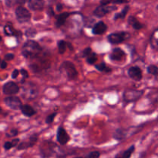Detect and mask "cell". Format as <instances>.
Masks as SVG:
<instances>
[{
	"label": "cell",
	"mask_w": 158,
	"mask_h": 158,
	"mask_svg": "<svg viewBox=\"0 0 158 158\" xmlns=\"http://www.w3.org/2000/svg\"><path fill=\"white\" fill-rule=\"evenodd\" d=\"M41 50L42 48L38 43L33 40H29L26 42L23 46L22 53L26 58H32L38 55Z\"/></svg>",
	"instance_id": "obj_1"
},
{
	"label": "cell",
	"mask_w": 158,
	"mask_h": 158,
	"mask_svg": "<svg viewBox=\"0 0 158 158\" xmlns=\"http://www.w3.org/2000/svg\"><path fill=\"white\" fill-rule=\"evenodd\" d=\"M60 70L66 74L69 80H75L78 77V72L76 69L73 63L69 61H64L60 66Z\"/></svg>",
	"instance_id": "obj_2"
},
{
	"label": "cell",
	"mask_w": 158,
	"mask_h": 158,
	"mask_svg": "<svg viewBox=\"0 0 158 158\" xmlns=\"http://www.w3.org/2000/svg\"><path fill=\"white\" fill-rule=\"evenodd\" d=\"M143 94V91L137 90V89H127V90L123 93V100H124L125 102H127V103L137 101V100H138L139 99L142 97Z\"/></svg>",
	"instance_id": "obj_3"
},
{
	"label": "cell",
	"mask_w": 158,
	"mask_h": 158,
	"mask_svg": "<svg viewBox=\"0 0 158 158\" xmlns=\"http://www.w3.org/2000/svg\"><path fill=\"white\" fill-rule=\"evenodd\" d=\"M15 15L16 19L19 23H26L31 19V14L28 9L23 6H19L15 9Z\"/></svg>",
	"instance_id": "obj_4"
},
{
	"label": "cell",
	"mask_w": 158,
	"mask_h": 158,
	"mask_svg": "<svg viewBox=\"0 0 158 158\" xmlns=\"http://www.w3.org/2000/svg\"><path fill=\"white\" fill-rule=\"evenodd\" d=\"M130 34L127 33V32H115V33H112L108 36V40L110 43H113V44H119V43H122L123 41H125L127 39L129 38Z\"/></svg>",
	"instance_id": "obj_5"
},
{
	"label": "cell",
	"mask_w": 158,
	"mask_h": 158,
	"mask_svg": "<svg viewBox=\"0 0 158 158\" xmlns=\"http://www.w3.org/2000/svg\"><path fill=\"white\" fill-rule=\"evenodd\" d=\"M5 103L6 106H9V108L12 110H18L21 109L22 102L20 99L17 97H8L5 99Z\"/></svg>",
	"instance_id": "obj_6"
},
{
	"label": "cell",
	"mask_w": 158,
	"mask_h": 158,
	"mask_svg": "<svg viewBox=\"0 0 158 158\" xmlns=\"http://www.w3.org/2000/svg\"><path fill=\"white\" fill-rule=\"evenodd\" d=\"M19 90V87L14 82H8L3 86V93L6 95H14Z\"/></svg>",
	"instance_id": "obj_7"
},
{
	"label": "cell",
	"mask_w": 158,
	"mask_h": 158,
	"mask_svg": "<svg viewBox=\"0 0 158 158\" xmlns=\"http://www.w3.org/2000/svg\"><path fill=\"white\" fill-rule=\"evenodd\" d=\"M115 6H98L97 9L94 10V14L97 17H103L106 15L109 12L115 10Z\"/></svg>",
	"instance_id": "obj_8"
},
{
	"label": "cell",
	"mask_w": 158,
	"mask_h": 158,
	"mask_svg": "<svg viewBox=\"0 0 158 158\" xmlns=\"http://www.w3.org/2000/svg\"><path fill=\"white\" fill-rule=\"evenodd\" d=\"M57 140L61 145L66 144L69 140V136L62 127H60L57 131Z\"/></svg>",
	"instance_id": "obj_9"
},
{
	"label": "cell",
	"mask_w": 158,
	"mask_h": 158,
	"mask_svg": "<svg viewBox=\"0 0 158 158\" xmlns=\"http://www.w3.org/2000/svg\"><path fill=\"white\" fill-rule=\"evenodd\" d=\"M128 74H129L130 77L132 78L133 80H136V81H140L142 79V71L137 66H132L128 70Z\"/></svg>",
	"instance_id": "obj_10"
},
{
	"label": "cell",
	"mask_w": 158,
	"mask_h": 158,
	"mask_svg": "<svg viewBox=\"0 0 158 158\" xmlns=\"http://www.w3.org/2000/svg\"><path fill=\"white\" fill-rule=\"evenodd\" d=\"M29 7L32 10H42L44 6V0H29Z\"/></svg>",
	"instance_id": "obj_11"
},
{
	"label": "cell",
	"mask_w": 158,
	"mask_h": 158,
	"mask_svg": "<svg viewBox=\"0 0 158 158\" xmlns=\"http://www.w3.org/2000/svg\"><path fill=\"white\" fill-rule=\"evenodd\" d=\"M107 29V26L103 22H99L93 28V33L95 35H101Z\"/></svg>",
	"instance_id": "obj_12"
},
{
	"label": "cell",
	"mask_w": 158,
	"mask_h": 158,
	"mask_svg": "<svg viewBox=\"0 0 158 158\" xmlns=\"http://www.w3.org/2000/svg\"><path fill=\"white\" fill-rule=\"evenodd\" d=\"M125 56V52L120 48H115L110 55V59L114 61H120Z\"/></svg>",
	"instance_id": "obj_13"
},
{
	"label": "cell",
	"mask_w": 158,
	"mask_h": 158,
	"mask_svg": "<svg viewBox=\"0 0 158 158\" xmlns=\"http://www.w3.org/2000/svg\"><path fill=\"white\" fill-rule=\"evenodd\" d=\"M36 140H37V137H35V136H32V137H31L30 138H29V140H28L27 142L25 141L20 143V144L18 146V149L23 150V149H26V148H30V147L33 146V145L35 144Z\"/></svg>",
	"instance_id": "obj_14"
},
{
	"label": "cell",
	"mask_w": 158,
	"mask_h": 158,
	"mask_svg": "<svg viewBox=\"0 0 158 158\" xmlns=\"http://www.w3.org/2000/svg\"><path fill=\"white\" fill-rule=\"evenodd\" d=\"M69 15H70V13H68V12H63V13H61L60 15H59L56 18V26L57 27H60V26L64 25V23H66V19H67V18Z\"/></svg>",
	"instance_id": "obj_15"
},
{
	"label": "cell",
	"mask_w": 158,
	"mask_h": 158,
	"mask_svg": "<svg viewBox=\"0 0 158 158\" xmlns=\"http://www.w3.org/2000/svg\"><path fill=\"white\" fill-rule=\"evenodd\" d=\"M21 110L22 113L26 117H32L35 114V110L29 105H23L21 107Z\"/></svg>",
	"instance_id": "obj_16"
},
{
	"label": "cell",
	"mask_w": 158,
	"mask_h": 158,
	"mask_svg": "<svg viewBox=\"0 0 158 158\" xmlns=\"http://www.w3.org/2000/svg\"><path fill=\"white\" fill-rule=\"evenodd\" d=\"M151 45L153 49H158V29H155L151 36Z\"/></svg>",
	"instance_id": "obj_17"
},
{
	"label": "cell",
	"mask_w": 158,
	"mask_h": 158,
	"mask_svg": "<svg viewBox=\"0 0 158 158\" xmlns=\"http://www.w3.org/2000/svg\"><path fill=\"white\" fill-rule=\"evenodd\" d=\"M128 23H129V24L131 25V26H132V27L134 28V29H137V30L140 29L142 27H143L141 23H140V22H139L138 20L134 16L129 17V19H128Z\"/></svg>",
	"instance_id": "obj_18"
},
{
	"label": "cell",
	"mask_w": 158,
	"mask_h": 158,
	"mask_svg": "<svg viewBox=\"0 0 158 158\" xmlns=\"http://www.w3.org/2000/svg\"><path fill=\"white\" fill-rule=\"evenodd\" d=\"M134 150H135V147L131 146L129 149H127V151H123V152L120 153L118 155L116 156L115 158H131Z\"/></svg>",
	"instance_id": "obj_19"
},
{
	"label": "cell",
	"mask_w": 158,
	"mask_h": 158,
	"mask_svg": "<svg viewBox=\"0 0 158 158\" xmlns=\"http://www.w3.org/2000/svg\"><path fill=\"white\" fill-rule=\"evenodd\" d=\"M4 32L7 35H14L15 34V29L12 28L11 25H6L4 27Z\"/></svg>",
	"instance_id": "obj_20"
},
{
	"label": "cell",
	"mask_w": 158,
	"mask_h": 158,
	"mask_svg": "<svg viewBox=\"0 0 158 158\" xmlns=\"http://www.w3.org/2000/svg\"><path fill=\"white\" fill-rule=\"evenodd\" d=\"M66 46H67V45H66V43L65 41H63V40H60V41L58 42V48L60 53L63 54L66 52Z\"/></svg>",
	"instance_id": "obj_21"
},
{
	"label": "cell",
	"mask_w": 158,
	"mask_h": 158,
	"mask_svg": "<svg viewBox=\"0 0 158 158\" xmlns=\"http://www.w3.org/2000/svg\"><path fill=\"white\" fill-rule=\"evenodd\" d=\"M96 68L98 70L101 71V72H110V71H111V69L110 68H108L104 63H101L100 64L97 65Z\"/></svg>",
	"instance_id": "obj_22"
},
{
	"label": "cell",
	"mask_w": 158,
	"mask_h": 158,
	"mask_svg": "<svg viewBox=\"0 0 158 158\" xmlns=\"http://www.w3.org/2000/svg\"><path fill=\"white\" fill-rule=\"evenodd\" d=\"M128 9H129V7H128V6H126V7H125L124 9L121 11V12H120V13L117 14V15H115V18L114 19H123L125 16H126L127 13V12H128Z\"/></svg>",
	"instance_id": "obj_23"
},
{
	"label": "cell",
	"mask_w": 158,
	"mask_h": 158,
	"mask_svg": "<svg viewBox=\"0 0 158 158\" xmlns=\"http://www.w3.org/2000/svg\"><path fill=\"white\" fill-rule=\"evenodd\" d=\"M148 72L150 74H152V75L157 77V76H158V67L156 66H154V65H151L148 68Z\"/></svg>",
	"instance_id": "obj_24"
},
{
	"label": "cell",
	"mask_w": 158,
	"mask_h": 158,
	"mask_svg": "<svg viewBox=\"0 0 158 158\" xmlns=\"http://www.w3.org/2000/svg\"><path fill=\"white\" fill-rule=\"evenodd\" d=\"M97 60V58L94 53L90 54L89 56H87V59H86V61H87V63H89V64H93V63H95Z\"/></svg>",
	"instance_id": "obj_25"
},
{
	"label": "cell",
	"mask_w": 158,
	"mask_h": 158,
	"mask_svg": "<svg viewBox=\"0 0 158 158\" xmlns=\"http://www.w3.org/2000/svg\"><path fill=\"white\" fill-rule=\"evenodd\" d=\"M100 154L98 151H93L88 154L85 157V158H100Z\"/></svg>",
	"instance_id": "obj_26"
},
{
	"label": "cell",
	"mask_w": 158,
	"mask_h": 158,
	"mask_svg": "<svg viewBox=\"0 0 158 158\" xmlns=\"http://www.w3.org/2000/svg\"><path fill=\"white\" fill-rule=\"evenodd\" d=\"M56 115V114H50V115L48 116L47 118H46V123H52V122L54 120V118H55Z\"/></svg>",
	"instance_id": "obj_27"
},
{
	"label": "cell",
	"mask_w": 158,
	"mask_h": 158,
	"mask_svg": "<svg viewBox=\"0 0 158 158\" xmlns=\"http://www.w3.org/2000/svg\"><path fill=\"white\" fill-rule=\"evenodd\" d=\"M12 148H13V145H12V142L8 141V142H6V143H5L4 148L6 150H7V151H8V150H10Z\"/></svg>",
	"instance_id": "obj_28"
},
{
	"label": "cell",
	"mask_w": 158,
	"mask_h": 158,
	"mask_svg": "<svg viewBox=\"0 0 158 158\" xmlns=\"http://www.w3.org/2000/svg\"><path fill=\"white\" fill-rule=\"evenodd\" d=\"M17 134H18V131H17V130L12 129V131H10V133H9V134H7L6 135H7V137H13V136L17 135Z\"/></svg>",
	"instance_id": "obj_29"
},
{
	"label": "cell",
	"mask_w": 158,
	"mask_h": 158,
	"mask_svg": "<svg viewBox=\"0 0 158 158\" xmlns=\"http://www.w3.org/2000/svg\"><path fill=\"white\" fill-rule=\"evenodd\" d=\"M90 54H91L90 48H86V49H85L84 51H83V56H89Z\"/></svg>",
	"instance_id": "obj_30"
},
{
	"label": "cell",
	"mask_w": 158,
	"mask_h": 158,
	"mask_svg": "<svg viewBox=\"0 0 158 158\" xmlns=\"http://www.w3.org/2000/svg\"><path fill=\"white\" fill-rule=\"evenodd\" d=\"M5 59H6V60H12L14 59V54L12 53H8L6 54V56H5Z\"/></svg>",
	"instance_id": "obj_31"
},
{
	"label": "cell",
	"mask_w": 158,
	"mask_h": 158,
	"mask_svg": "<svg viewBox=\"0 0 158 158\" xmlns=\"http://www.w3.org/2000/svg\"><path fill=\"white\" fill-rule=\"evenodd\" d=\"M20 73H21V74L23 75V77H24V78H28V77H29V73H28V72L26 69H22L21 70H20Z\"/></svg>",
	"instance_id": "obj_32"
},
{
	"label": "cell",
	"mask_w": 158,
	"mask_h": 158,
	"mask_svg": "<svg viewBox=\"0 0 158 158\" xmlns=\"http://www.w3.org/2000/svg\"><path fill=\"white\" fill-rule=\"evenodd\" d=\"M110 2H113V0H101L100 1V4L101 6H107Z\"/></svg>",
	"instance_id": "obj_33"
},
{
	"label": "cell",
	"mask_w": 158,
	"mask_h": 158,
	"mask_svg": "<svg viewBox=\"0 0 158 158\" xmlns=\"http://www.w3.org/2000/svg\"><path fill=\"white\" fill-rule=\"evenodd\" d=\"M19 71L18 69H15V70H14L12 73V79L17 78V77L19 76Z\"/></svg>",
	"instance_id": "obj_34"
},
{
	"label": "cell",
	"mask_w": 158,
	"mask_h": 158,
	"mask_svg": "<svg viewBox=\"0 0 158 158\" xmlns=\"http://www.w3.org/2000/svg\"><path fill=\"white\" fill-rule=\"evenodd\" d=\"M129 0H113V3H117V4H120V3H125L127 2Z\"/></svg>",
	"instance_id": "obj_35"
},
{
	"label": "cell",
	"mask_w": 158,
	"mask_h": 158,
	"mask_svg": "<svg viewBox=\"0 0 158 158\" xmlns=\"http://www.w3.org/2000/svg\"><path fill=\"white\" fill-rule=\"evenodd\" d=\"M0 66H1L2 69H6V66H7V63L5 60H2L1 63H0Z\"/></svg>",
	"instance_id": "obj_36"
},
{
	"label": "cell",
	"mask_w": 158,
	"mask_h": 158,
	"mask_svg": "<svg viewBox=\"0 0 158 158\" xmlns=\"http://www.w3.org/2000/svg\"><path fill=\"white\" fill-rule=\"evenodd\" d=\"M19 139H15V140H12V145H13V147L16 146L17 143H19Z\"/></svg>",
	"instance_id": "obj_37"
},
{
	"label": "cell",
	"mask_w": 158,
	"mask_h": 158,
	"mask_svg": "<svg viewBox=\"0 0 158 158\" xmlns=\"http://www.w3.org/2000/svg\"><path fill=\"white\" fill-rule=\"evenodd\" d=\"M26 1H27V0H17V3H19V4L20 5H23L24 4V3H26Z\"/></svg>",
	"instance_id": "obj_38"
},
{
	"label": "cell",
	"mask_w": 158,
	"mask_h": 158,
	"mask_svg": "<svg viewBox=\"0 0 158 158\" xmlns=\"http://www.w3.org/2000/svg\"><path fill=\"white\" fill-rule=\"evenodd\" d=\"M61 9H62V5H60V4L57 5V10L60 11Z\"/></svg>",
	"instance_id": "obj_39"
},
{
	"label": "cell",
	"mask_w": 158,
	"mask_h": 158,
	"mask_svg": "<svg viewBox=\"0 0 158 158\" xmlns=\"http://www.w3.org/2000/svg\"><path fill=\"white\" fill-rule=\"evenodd\" d=\"M0 41H2V36L0 35Z\"/></svg>",
	"instance_id": "obj_40"
},
{
	"label": "cell",
	"mask_w": 158,
	"mask_h": 158,
	"mask_svg": "<svg viewBox=\"0 0 158 158\" xmlns=\"http://www.w3.org/2000/svg\"><path fill=\"white\" fill-rule=\"evenodd\" d=\"M1 112H2V108L0 107V113H1Z\"/></svg>",
	"instance_id": "obj_41"
},
{
	"label": "cell",
	"mask_w": 158,
	"mask_h": 158,
	"mask_svg": "<svg viewBox=\"0 0 158 158\" xmlns=\"http://www.w3.org/2000/svg\"><path fill=\"white\" fill-rule=\"evenodd\" d=\"M1 62H2V60H1V58H0V63H1Z\"/></svg>",
	"instance_id": "obj_42"
},
{
	"label": "cell",
	"mask_w": 158,
	"mask_h": 158,
	"mask_svg": "<svg viewBox=\"0 0 158 158\" xmlns=\"http://www.w3.org/2000/svg\"><path fill=\"white\" fill-rule=\"evenodd\" d=\"M74 158H82V157H74Z\"/></svg>",
	"instance_id": "obj_43"
},
{
	"label": "cell",
	"mask_w": 158,
	"mask_h": 158,
	"mask_svg": "<svg viewBox=\"0 0 158 158\" xmlns=\"http://www.w3.org/2000/svg\"><path fill=\"white\" fill-rule=\"evenodd\" d=\"M157 9H158V5H157Z\"/></svg>",
	"instance_id": "obj_44"
}]
</instances>
